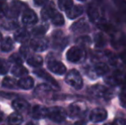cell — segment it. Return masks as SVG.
<instances>
[{"label": "cell", "mask_w": 126, "mask_h": 125, "mask_svg": "<svg viewBox=\"0 0 126 125\" xmlns=\"http://www.w3.org/2000/svg\"><path fill=\"white\" fill-rule=\"evenodd\" d=\"M66 57L68 61L74 63H81L86 58V52L82 47L80 46H73L67 52Z\"/></svg>", "instance_id": "cell-1"}, {"label": "cell", "mask_w": 126, "mask_h": 125, "mask_svg": "<svg viewBox=\"0 0 126 125\" xmlns=\"http://www.w3.org/2000/svg\"><path fill=\"white\" fill-rule=\"evenodd\" d=\"M65 82L67 84L71 86L76 90H79L82 87L83 82L80 73L76 69H71L67 73L65 76Z\"/></svg>", "instance_id": "cell-2"}, {"label": "cell", "mask_w": 126, "mask_h": 125, "mask_svg": "<svg viewBox=\"0 0 126 125\" xmlns=\"http://www.w3.org/2000/svg\"><path fill=\"white\" fill-rule=\"evenodd\" d=\"M68 113L67 111L60 106H53L48 108V114L47 117L50 120L55 123H62L66 119Z\"/></svg>", "instance_id": "cell-3"}, {"label": "cell", "mask_w": 126, "mask_h": 125, "mask_svg": "<svg viewBox=\"0 0 126 125\" xmlns=\"http://www.w3.org/2000/svg\"><path fill=\"white\" fill-rule=\"evenodd\" d=\"M89 94L95 98L109 100L112 97V94L108 88L102 85H94L89 88Z\"/></svg>", "instance_id": "cell-4"}, {"label": "cell", "mask_w": 126, "mask_h": 125, "mask_svg": "<svg viewBox=\"0 0 126 125\" xmlns=\"http://www.w3.org/2000/svg\"><path fill=\"white\" fill-rule=\"evenodd\" d=\"M87 106L83 102H74L71 105H70L68 108V116L71 118H77L81 117L86 113Z\"/></svg>", "instance_id": "cell-5"}, {"label": "cell", "mask_w": 126, "mask_h": 125, "mask_svg": "<svg viewBox=\"0 0 126 125\" xmlns=\"http://www.w3.org/2000/svg\"><path fill=\"white\" fill-rule=\"evenodd\" d=\"M107 118V111L104 108H94L91 111L89 114V120L91 122L97 124V123H101Z\"/></svg>", "instance_id": "cell-6"}, {"label": "cell", "mask_w": 126, "mask_h": 125, "mask_svg": "<svg viewBox=\"0 0 126 125\" xmlns=\"http://www.w3.org/2000/svg\"><path fill=\"white\" fill-rule=\"evenodd\" d=\"M49 42L47 39L43 37H36L35 39L31 40L30 42V46L35 52H44L48 48Z\"/></svg>", "instance_id": "cell-7"}, {"label": "cell", "mask_w": 126, "mask_h": 125, "mask_svg": "<svg viewBox=\"0 0 126 125\" xmlns=\"http://www.w3.org/2000/svg\"><path fill=\"white\" fill-rule=\"evenodd\" d=\"M25 6L26 5L20 1L12 2L10 8H9V11L7 15L10 18H16L22 13V10L25 9Z\"/></svg>", "instance_id": "cell-8"}, {"label": "cell", "mask_w": 126, "mask_h": 125, "mask_svg": "<svg viewBox=\"0 0 126 125\" xmlns=\"http://www.w3.org/2000/svg\"><path fill=\"white\" fill-rule=\"evenodd\" d=\"M47 67L52 73L57 75H63L66 72L64 64L56 59H50L47 62Z\"/></svg>", "instance_id": "cell-9"}, {"label": "cell", "mask_w": 126, "mask_h": 125, "mask_svg": "<svg viewBox=\"0 0 126 125\" xmlns=\"http://www.w3.org/2000/svg\"><path fill=\"white\" fill-rule=\"evenodd\" d=\"M88 15L89 17L90 21L94 23H96L97 25L100 24L101 22H104V19L101 17L100 10L94 5H90L88 8Z\"/></svg>", "instance_id": "cell-10"}, {"label": "cell", "mask_w": 126, "mask_h": 125, "mask_svg": "<svg viewBox=\"0 0 126 125\" xmlns=\"http://www.w3.org/2000/svg\"><path fill=\"white\" fill-rule=\"evenodd\" d=\"M70 30L73 33H84L87 32H89V25L88 24V22L85 21V19H80L79 21L74 22L72 24Z\"/></svg>", "instance_id": "cell-11"}, {"label": "cell", "mask_w": 126, "mask_h": 125, "mask_svg": "<svg viewBox=\"0 0 126 125\" xmlns=\"http://www.w3.org/2000/svg\"><path fill=\"white\" fill-rule=\"evenodd\" d=\"M48 108L43 105H37L31 109V117L34 119H42L47 117Z\"/></svg>", "instance_id": "cell-12"}, {"label": "cell", "mask_w": 126, "mask_h": 125, "mask_svg": "<svg viewBox=\"0 0 126 125\" xmlns=\"http://www.w3.org/2000/svg\"><path fill=\"white\" fill-rule=\"evenodd\" d=\"M38 22V17L32 10H25L22 15V22L27 26H33Z\"/></svg>", "instance_id": "cell-13"}, {"label": "cell", "mask_w": 126, "mask_h": 125, "mask_svg": "<svg viewBox=\"0 0 126 125\" xmlns=\"http://www.w3.org/2000/svg\"><path fill=\"white\" fill-rule=\"evenodd\" d=\"M52 40H53V44H54V46L56 48L58 47H61L62 49L64 48V46L67 44V39L63 36V33L62 31L57 30L53 32L52 33Z\"/></svg>", "instance_id": "cell-14"}, {"label": "cell", "mask_w": 126, "mask_h": 125, "mask_svg": "<svg viewBox=\"0 0 126 125\" xmlns=\"http://www.w3.org/2000/svg\"><path fill=\"white\" fill-rule=\"evenodd\" d=\"M57 12L55 9V5L53 3H49L44 6L41 10V18L44 21H47L48 19H51V17L55 15Z\"/></svg>", "instance_id": "cell-15"}, {"label": "cell", "mask_w": 126, "mask_h": 125, "mask_svg": "<svg viewBox=\"0 0 126 125\" xmlns=\"http://www.w3.org/2000/svg\"><path fill=\"white\" fill-rule=\"evenodd\" d=\"M12 107L17 112H27L29 109V104L22 98H16L12 101Z\"/></svg>", "instance_id": "cell-16"}, {"label": "cell", "mask_w": 126, "mask_h": 125, "mask_svg": "<svg viewBox=\"0 0 126 125\" xmlns=\"http://www.w3.org/2000/svg\"><path fill=\"white\" fill-rule=\"evenodd\" d=\"M34 74L36 75H38L39 77H40V78H42V79H44L45 81H47V82H50V83L54 87H56V88H59V86H58V82L55 81V79L53 78V77H51V75L47 73V72L45 71V70L37 69V70H35V71H34Z\"/></svg>", "instance_id": "cell-17"}, {"label": "cell", "mask_w": 126, "mask_h": 125, "mask_svg": "<svg viewBox=\"0 0 126 125\" xmlns=\"http://www.w3.org/2000/svg\"><path fill=\"white\" fill-rule=\"evenodd\" d=\"M109 67L107 66V64L105 63H98L94 66L93 70H92V74L95 75V76H99V75H106V73L109 72Z\"/></svg>", "instance_id": "cell-18"}, {"label": "cell", "mask_w": 126, "mask_h": 125, "mask_svg": "<svg viewBox=\"0 0 126 125\" xmlns=\"http://www.w3.org/2000/svg\"><path fill=\"white\" fill-rule=\"evenodd\" d=\"M51 92V87L48 84H40L35 88L34 95L38 98H42V97L47 96Z\"/></svg>", "instance_id": "cell-19"}, {"label": "cell", "mask_w": 126, "mask_h": 125, "mask_svg": "<svg viewBox=\"0 0 126 125\" xmlns=\"http://www.w3.org/2000/svg\"><path fill=\"white\" fill-rule=\"evenodd\" d=\"M30 38V34L25 28L18 29L14 34V39L19 43H25Z\"/></svg>", "instance_id": "cell-20"}, {"label": "cell", "mask_w": 126, "mask_h": 125, "mask_svg": "<svg viewBox=\"0 0 126 125\" xmlns=\"http://www.w3.org/2000/svg\"><path fill=\"white\" fill-rule=\"evenodd\" d=\"M83 13V8L81 5H74L66 11V15L68 18L76 19Z\"/></svg>", "instance_id": "cell-21"}, {"label": "cell", "mask_w": 126, "mask_h": 125, "mask_svg": "<svg viewBox=\"0 0 126 125\" xmlns=\"http://www.w3.org/2000/svg\"><path fill=\"white\" fill-rule=\"evenodd\" d=\"M23 122V117L19 112H13L7 118L8 125H21Z\"/></svg>", "instance_id": "cell-22"}, {"label": "cell", "mask_w": 126, "mask_h": 125, "mask_svg": "<svg viewBox=\"0 0 126 125\" xmlns=\"http://www.w3.org/2000/svg\"><path fill=\"white\" fill-rule=\"evenodd\" d=\"M33 78L30 76H25L22 77L19 80L18 82V87H21L22 89H26V90H28V89H31L32 87H33Z\"/></svg>", "instance_id": "cell-23"}, {"label": "cell", "mask_w": 126, "mask_h": 125, "mask_svg": "<svg viewBox=\"0 0 126 125\" xmlns=\"http://www.w3.org/2000/svg\"><path fill=\"white\" fill-rule=\"evenodd\" d=\"M11 73L13 74L16 77H25L28 74V69L23 67L22 64H16L15 66L12 68Z\"/></svg>", "instance_id": "cell-24"}, {"label": "cell", "mask_w": 126, "mask_h": 125, "mask_svg": "<svg viewBox=\"0 0 126 125\" xmlns=\"http://www.w3.org/2000/svg\"><path fill=\"white\" fill-rule=\"evenodd\" d=\"M27 63L28 65L33 67H40L43 63V59L39 55H32L27 59Z\"/></svg>", "instance_id": "cell-25"}, {"label": "cell", "mask_w": 126, "mask_h": 125, "mask_svg": "<svg viewBox=\"0 0 126 125\" xmlns=\"http://www.w3.org/2000/svg\"><path fill=\"white\" fill-rule=\"evenodd\" d=\"M13 48H14L13 40H12L10 37H7V38H5L4 40H2L1 50L3 51V52H10Z\"/></svg>", "instance_id": "cell-26"}, {"label": "cell", "mask_w": 126, "mask_h": 125, "mask_svg": "<svg viewBox=\"0 0 126 125\" xmlns=\"http://www.w3.org/2000/svg\"><path fill=\"white\" fill-rule=\"evenodd\" d=\"M94 44L95 47H97V48H102L106 45V39L102 33H96L94 35Z\"/></svg>", "instance_id": "cell-27"}, {"label": "cell", "mask_w": 126, "mask_h": 125, "mask_svg": "<svg viewBox=\"0 0 126 125\" xmlns=\"http://www.w3.org/2000/svg\"><path fill=\"white\" fill-rule=\"evenodd\" d=\"M3 87H7V88H16L18 87V82L13 78L10 77H5L2 82Z\"/></svg>", "instance_id": "cell-28"}, {"label": "cell", "mask_w": 126, "mask_h": 125, "mask_svg": "<svg viewBox=\"0 0 126 125\" xmlns=\"http://www.w3.org/2000/svg\"><path fill=\"white\" fill-rule=\"evenodd\" d=\"M48 30V26L47 25H40L39 27H35L32 29V34L35 37H40L46 33V32Z\"/></svg>", "instance_id": "cell-29"}, {"label": "cell", "mask_w": 126, "mask_h": 125, "mask_svg": "<svg viewBox=\"0 0 126 125\" xmlns=\"http://www.w3.org/2000/svg\"><path fill=\"white\" fill-rule=\"evenodd\" d=\"M51 23L55 26H62L64 23V18H63V15L58 13V11L55 13V15L51 17Z\"/></svg>", "instance_id": "cell-30"}, {"label": "cell", "mask_w": 126, "mask_h": 125, "mask_svg": "<svg viewBox=\"0 0 126 125\" xmlns=\"http://www.w3.org/2000/svg\"><path fill=\"white\" fill-rule=\"evenodd\" d=\"M2 27L7 30H12L18 27V22L14 19H9L2 23Z\"/></svg>", "instance_id": "cell-31"}, {"label": "cell", "mask_w": 126, "mask_h": 125, "mask_svg": "<svg viewBox=\"0 0 126 125\" xmlns=\"http://www.w3.org/2000/svg\"><path fill=\"white\" fill-rule=\"evenodd\" d=\"M73 6V1L72 0H58V7L62 10H67Z\"/></svg>", "instance_id": "cell-32"}, {"label": "cell", "mask_w": 126, "mask_h": 125, "mask_svg": "<svg viewBox=\"0 0 126 125\" xmlns=\"http://www.w3.org/2000/svg\"><path fill=\"white\" fill-rule=\"evenodd\" d=\"M76 43L80 47H87L91 45V39L88 36H81L76 40Z\"/></svg>", "instance_id": "cell-33"}, {"label": "cell", "mask_w": 126, "mask_h": 125, "mask_svg": "<svg viewBox=\"0 0 126 125\" xmlns=\"http://www.w3.org/2000/svg\"><path fill=\"white\" fill-rule=\"evenodd\" d=\"M10 61L15 64H22L23 63V58L21 53H14L10 57Z\"/></svg>", "instance_id": "cell-34"}, {"label": "cell", "mask_w": 126, "mask_h": 125, "mask_svg": "<svg viewBox=\"0 0 126 125\" xmlns=\"http://www.w3.org/2000/svg\"><path fill=\"white\" fill-rule=\"evenodd\" d=\"M118 10L126 16V1L125 0H113Z\"/></svg>", "instance_id": "cell-35"}, {"label": "cell", "mask_w": 126, "mask_h": 125, "mask_svg": "<svg viewBox=\"0 0 126 125\" xmlns=\"http://www.w3.org/2000/svg\"><path fill=\"white\" fill-rule=\"evenodd\" d=\"M105 56L106 57V58L108 59L109 63H111V65H116L117 63H118V58H117L116 55L112 52H111L110 51H106L105 52Z\"/></svg>", "instance_id": "cell-36"}, {"label": "cell", "mask_w": 126, "mask_h": 125, "mask_svg": "<svg viewBox=\"0 0 126 125\" xmlns=\"http://www.w3.org/2000/svg\"><path fill=\"white\" fill-rule=\"evenodd\" d=\"M10 64L4 59L0 58V75H5L9 71Z\"/></svg>", "instance_id": "cell-37"}, {"label": "cell", "mask_w": 126, "mask_h": 125, "mask_svg": "<svg viewBox=\"0 0 126 125\" xmlns=\"http://www.w3.org/2000/svg\"><path fill=\"white\" fill-rule=\"evenodd\" d=\"M8 11H9V7L7 6L6 3L0 0V17H3L5 15H7Z\"/></svg>", "instance_id": "cell-38"}, {"label": "cell", "mask_w": 126, "mask_h": 125, "mask_svg": "<svg viewBox=\"0 0 126 125\" xmlns=\"http://www.w3.org/2000/svg\"><path fill=\"white\" fill-rule=\"evenodd\" d=\"M20 53H21V55H22V57H26V56L28 54V47L27 46V45H23L20 49Z\"/></svg>", "instance_id": "cell-39"}, {"label": "cell", "mask_w": 126, "mask_h": 125, "mask_svg": "<svg viewBox=\"0 0 126 125\" xmlns=\"http://www.w3.org/2000/svg\"><path fill=\"white\" fill-rule=\"evenodd\" d=\"M119 99H120V104L122 105V106L126 108V94L123 93L119 95Z\"/></svg>", "instance_id": "cell-40"}, {"label": "cell", "mask_w": 126, "mask_h": 125, "mask_svg": "<svg viewBox=\"0 0 126 125\" xmlns=\"http://www.w3.org/2000/svg\"><path fill=\"white\" fill-rule=\"evenodd\" d=\"M115 125H126V120L125 118H121V117H118L116 118L113 123Z\"/></svg>", "instance_id": "cell-41"}, {"label": "cell", "mask_w": 126, "mask_h": 125, "mask_svg": "<svg viewBox=\"0 0 126 125\" xmlns=\"http://www.w3.org/2000/svg\"><path fill=\"white\" fill-rule=\"evenodd\" d=\"M34 3L37 6H42V5H46L47 3H48V0H33Z\"/></svg>", "instance_id": "cell-42"}, {"label": "cell", "mask_w": 126, "mask_h": 125, "mask_svg": "<svg viewBox=\"0 0 126 125\" xmlns=\"http://www.w3.org/2000/svg\"><path fill=\"white\" fill-rule=\"evenodd\" d=\"M0 94H1V96H3V97H5V98H11V97H13V96H15L16 94H4V93H3V92H0Z\"/></svg>", "instance_id": "cell-43"}, {"label": "cell", "mask_w": 126, "mask_h": 125, "mask_svg": "<svg viewBox=\"0 0 126 125\" xmlns=\"http://www.w3.org/2000/svg\"><path fill=\"white\" fill-rule=\"evenodd\" d=\"M70 125H86V123L83 120H80V121H76L74 124H70Z\"/></svg>", "instance_id": "cell-44"}, {"label": "cell", "mask_w": 126, "mask_h": 125, "mask_svg": "<svg viewBox=\"0 0 126 125\" xmlns=\"http://www.w3.org/2000/svg\"><path fill=\"white\" fill-rule=\"evenodd\" d=\"M3 112H0V123L3 121Z\"/></svg>", "instance_id": "cell-45"}, {"label": "cell", "mask_w": 126, "mask_h": 125, "mask_svg": "<svg viewBox=\"0 0 126 125\" xmlns=\"http://www.w3.org/2000/svg\"><path fill=\"white\" fill-rule=\"evenodd\" d=\"M27 125H36V124H34L33 123H31V122H30V123H28V124H27Z\"/></svg>", "instance_id": "cell-46"}, {"label": "cell", "mask_w": 126, "mask_h": 125, "mask_svg": "<svg viewBox=\"0 0 126 125\" xmlns=\"http://www.w3.org/2000/svg\"><path fill=\"white\" fill-rule=\"evenodd\" d=\"M104 125H115L114 124H111V123H108V124H105Z\"/></svg>", "instance_id": "cell-47"}, {"label": "cell", "mask_w": 126, "mask_h": 125, "mask_svg": "<svg viewBox=\"0 0 126 125\" xmlns=\"http://www.w3.org/2000/svg\"><path fill=\"white\" fill-rule=\"evenodd\" d=\"M0 42H2V34H1V33H0Z\"/></svg>", "instance_id": "cell-48"}, {"label": "cell", "mask_w": 126, "mask_h": 125, "mask_svg": "<svg viewBox=\"0 0 126 125\" xmlns=\"http://www.w3.org/2000/svg\"><path fill=\"white\" fill-rule=\"evenodd\" d=\"M79 1H86V0H79Z\"/></svg>", "instance_id": "cell-49"}]
</instances>
